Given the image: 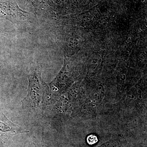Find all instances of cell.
<instances>
[{"mask_svg": "<svg viewBox=\"0 0 147 147\" xmlns=\"http://www.w3.org/2000/svg\"><path fill=\"white\" fill-rule=\"evenodd\" d=\"M28 93L25 100L30 106L36 110H40L43 106L44 91L46 87L41 77V69L36 67L33 77L29 78Z\"/></svg>", "mask_w": 147, "mask_h": 147, "instance_id": "6da1fadb", "label": "cell"}, {"mask_svg": "<svg viewBox=\"0 0 147 147\" xmlns=\"http://www.w3.org/2000/svg\"><path fill=\"white\" fill-rule=\"evenodd\" d=\"M98 142V139L97 137L94 134H91L87 137V143L90 146L95 144Z\"/></svg>", "mask_w": 147, "mask_h": 147, "instance_id": "7a4b0ae2", "label": "cell"}]
</instances>
